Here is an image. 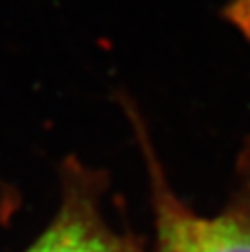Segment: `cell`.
Segmentation results:
<instances>
[{"label":"cell","instance_id":"obj_2","mask_svg":"<svg viewBox=\"0 0 250 252\" xmlns=\"http://www.w3.org/2000/svg\"><path fill=\"white\" fill-rule=\"evenodd\" d=\"M108 185L104 171L77 158H65L57 209L22 252H150L136 232L110 220Z\"/></svg>","mask_w":250,"mask_h":252},{"label":"cell","instance_id":"obj_1","mask_svg":"<svg viewBox=\"0 0 250 252\" xmlns=\"http://www.w3.org/2000/svg\"><path fill=\"white\" fill-rule=\"evenodd\" d=\"M150 181L156 246L152 252H250V142L236 161L230 199L215 215H201L171 187L142 120L130 108Z\"/></svg>","mask_w":250,"mask_h":252},{"label":"cell","instance_id":"obj_3","mask_svg":"<svg viewBox=\"0 0 250 252\" xmlns=\"http://www.w3.org/2000/svg\"><path fill=\"white\" fill-rule=\"evenodd\" d=\"M18 209H20V195L16 187H12L0 177V224L10 222Z\"/></svg>","mask_w":250,"mask_h":252},{"label":"cell","instance_id":"obj_4","mask_svg":"<svg viewBox=\"0 0 250 252\" xmlns=\"http://www.w3.org/2000/svg\"><path fill=\"white\" fill-rule=\"evenodd\" d=\"M224 14L250 39V0H232Z\"/></svg>","mask_w":250,"mask_h":252}]
</instances>
